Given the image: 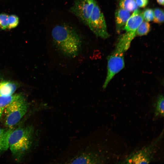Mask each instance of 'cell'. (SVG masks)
I'll return each instance as SVG.
<instances>
[{
    "instance_id": "cell-8",
    "label": "cell",
    "mask_w": 164,
    "mask_h": 164,
    "mask_svg": "<svg viewBox=\"0 0 164 164\" xmlns=\"http://www.w3.org/2000/svg\"><path fill=\"white\" fill-rule=\"evenodd\" d=\"M143 20L142 12L137 9H136L129 18L124 30L126 32H135Z\"/></svg>"
},
{
    "instance_id": "cell-6",
    "label": "cell",
    "mask_w": 164,
    "mask_h": 164,
    "mask_svg": "<svg viewBox=\"0 0 164 164\" xmlns=\"http://www.w3.org/2000/svg\"><path fill=\"white\" fill-rule=\"evenodd\" d=\"M88 26L97 37L104 39L109 37L104 15L96 1L89 18Z\"/></svg>"
},
{
    "instance_id": "cell-21",
    "label": "cell",
    "mask_w": 164,
    "mask_h": 164,
    "mask_svg": "<svg viewBox=\"0 0 164 164\" xmlns=\"http://www.w3.org/2000/svg\"><path fill=\"white\" fill-rule=\"evenodd\" d=\"M157 1L159 4L163 5L164 0H157Z\"/></svg>"
},
{
    "instance_id": "cell-11",
    "label": "cell",
    "mask_w": 164,
    "mask_h": 164,
    "mask_svg": "<svg viewBox=\"0 0 164 164\" xmlns=\"http://www.w3.org/2000/svg\"><path fill=\"white\" fill-rule=\"evenodd\" d=\"M12 129L6 130L0 127V154L9 149V138Z\"/></svg>"
},
{
    "instance_id": "cell-10",
    "label": "cell",
    "mask_w": 164,
    "mask_h": 164,
    "mask_svg": "<svg viewBox=\"0 0 164 164\" xmlns=\"http://www.w3.org/2000/svg\"><path fill=\"white\" fill-rule=\"evenodd\" d=\"M130 15V12L120 8L116 10L115 19L116 30L118 32H120L124 30Z\"/></svg>"
},
{
    "instance_id": "cell-1",
    "label": "cell",
    "mask_w": 164,
    "mask_h": 164,
    "mask_svg": "<svg viewBox=\"0 0 164 164\" xmlns=\"http://www.w3.org/2000/svg\"><path fill=\"white\" fill-rule=\"evenodd\" d=\"M51 35L55 48L63 56L73 58L81 52L82 37L72 26L65 24L57 25L52 29Z\"/></svg>"
},
{
    "instance_id": "cell-13",
    "label": "cell",
    "mask_w": 164,
    "mask_h": 164,
    "mask_svg": "<svg viewBox=\"0 0 164 164\" xmlns=\"http://www.w3.org/2000/svg\"><path fill=\"white\" fill-rule=\"evenodd\" d=\"M19 94L14 93L10 96L0 97V119L2 116L6 106L16 98Z\"/></svg>"
},
{
    "instance_id": "cell-5",
    "label": "cell",
    "mask_w": 164,
    "mask_h": 164,
    "mask_svg": "<svg viewBox=\"0 0 164 164\" xmlns=\"http://www.w3.org/2000/svg\"><path fill=\"white\" fill-rule=\"evenodd\" d=\"M163 132L152 142L130 154L122 163L148 164L153 158L156 146L162 137Z\"/></svg>"
},
{
    "instance_id": "cell-15",
    "label": "cell",
    "mask_w": 164,
    "mask_h": 164,
    "mask_svg": "<svg viewBox=\"0 0 164 164\" xmlns=\"http://www.w3.org/2000/svg\"><path fill=\"white\" fill-rule=\"evenodd\" d=\"M150 29V25L149 22L143 21L136 30V35L139 36L146 35L149 32Z\"/></svg>"
},
{
    "instance_id": "cell-19",
    "label": "cell",
    "mask_w": 164,
    "mask_h": 164,
    "mask_svg": "<svg viewBox=\"0 0 164 164\" xmlns=\"http://www.w3.org/2000/svg\"><path fill=\"white\" fill-rule=\"evenodd\" d=\"M19 23L18 17L15 15H11L9 16L8 29L15 28Z\"/></svg>"
},
{
    "instance_id": "cell-20",
    "label": "cell",
    "mask_w": 164,
    "mask_h": 164,
    "mask_svg": "<svg viewBox=\"0 0 164 164\" xmlns=\"http://www.w3.org/2000/svg\"><path fill=\"white\" fill-rule=\"evenodd\" d=\"M137 6L141 8L145 7L149 3V0H135Z\"/></svg>"
},
{
    "instance_id": "cell-9",
    "label": "cell",
    "mask_w": 164,
    "mask_h": 164,
    "mask_svg": "<svg viewBox=\"0 0 164 164\" xmlns=\"http://www.w3.org/2000/svg\"><path fill=\"white\" fill-rule=\"evenodd\" d=\"M18 87V85L15 82L0 76V97L14 94Z\"/></svg>"
},
{
    "instance_id": "cell-16",
    "label": "cell",
    "mask_w": 164,
    "mask_h": 164,
    "mask_svg": "<svg viewBox=\"0 0 164 164\" xmlns=\"http://www.w3.org/2000/svg\"><path fill=\"white\" fill-rule=\"evenodd\" d=\"M164 15L163 11L159 8H156L154 11V22L157 23H162L164 21Z\"/></svg>"
},
{
    "instance_id": "cell-2",
    "label": "cell",
    "mask_w": 164,
    "mask_h": 164,
    "mask_svg": "<svg viewBox=\"0 0 164 164\" xmlns=\"http://www.w3.org/2000/svg\"><path fill=\"white\" fill-rule=\"evenodd\" d=\"M34 134V128L32 126L12 129L9 138V149L16 159L21 158L29 149Z\"/></svg>"
},
{
    "instance_id": "cell-14",
    "label": "cell",
    "mask_w": 164,
    "mask_h": 164,
    "mask_svg": "<svg viewBox=\"0 0 164 164\" xmlns=\"http://www.w3.org/2000/svg\"><path fill=\"white\" fill-rule=\"evenodd\" d=\"M120 8L129 12L134 11L137 9L135 0H119Z\"/></svg>"
},
{
    "instance_id": "cell-18",
    "label": "cell",
    "mask_w": 164,
    "mask_h": 164,
    "mask_svg": "<svg viewBox=\"0 0 164 164\" xmlns=\"http://www.w3.org/2000/svg\"><path fill=\"white\" fill-rule=\"evenodd\" d=\"M9 15L5 13L0 14V28L5 30L8 29Z\"/></svg>"
},
{
    "instance_id": "cell-7",
    "label": "cell",
    "mask_w": 164,
    "mask_h": 164,
    "mask_svg": "<svg viewBox=\"0 0 164 164\" xmlns=\"http://www.w3.org/2000/svg\"><path fill=\"white\" fill-rule=\"evenodd\" d=\"M95 2V0H76L69 11L84 25L88 26Z\"/></svg>"
},
{
    "instance_id": "cell-12",
    "label": "cell",
    "mask_w": 164,
    "mask_h": 164,
    "mask_svg": "<svg viewBox=\"0 0 164 164\" xmlns=\"http://www.w3.org/2000/svg\"><path fill=\"white\" fill-rule=\"evenodd\" d=\"M155 116L162 117L164 115V101L162 94L158 96L155 105Z\"/></svg>"
},
{
    "instance_id": "cell-4",
    "label": "cell",
    "mask_w": 164,
    "mask_h": 164,
    "mask_svg": "<svg viewBox=\"0 0 164 164\" xmlns=\"http://www.w3.org/2000/svg\"><path fill=\"white\" fill-rule=\"evenodd\" d=\"M129 47L122 42H118L113 52L107 57V73L103 85L105 89L114 77L125 67L124 56Z\"/></svg>"
},
{
    "instance_id": "cell-17",
    "label": "cell",
    "mask_w": 164,
    "mask_h": 164,
    "mask_svg": "<svg viewBox=\"0 0 164 164\" xmlns=\"http://www.w3.org/2000/svg\"><path fill=\"white\" fill-rule=\"evenodd\" d=\"M142 16L145 21L149 22L153 20L154 11L151 9H145L142 12Z\"/></svg>"
},
{
    "instance_id": "cell-3",
    "label": "cell",
    "mask_w": 164,
    "mask_h": 164,
    "mask_svg": "<svg viewBox=\"0 0 164 164\" xmlns=\"http://www.w3.org/2000/svg\"><path fill=\"white\" fill-rule=\"evenodd\" d=\"M28 104L25 97L19 94L18 97L5 108L2 116L5 124L9 129L16 125L25 115L28 108Z\"/></svg>"
}]
</instances>
